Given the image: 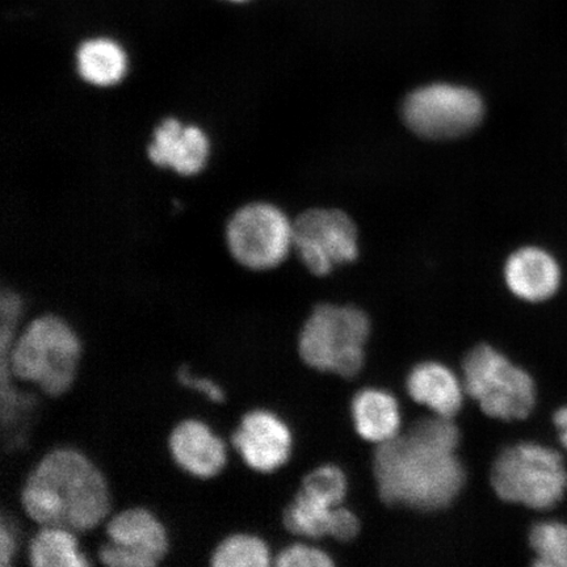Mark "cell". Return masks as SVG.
<instances>
[{
  "label": "cell",
  "instance_id": "obj_1",
  "mask_svg": "<svg viewBox=\"0 0 567 567\" xmlns=\"http://www.w3.org/2000/svg\"><path fill=\"white\" fill-rule=\"evenodd\" d=\"M458 443L452 417L434 415L379 445L373 473L381 499L416 512H439L452 505L466 477Z\"/></svg>",
  "mask_w": 567,
  "mask_h": 567
},
{
  "label": "cell",
  "instance_id": "obj_2",
  "mask_svg": "<svg viewBox=\"0 0 567 567\" xmlns=\"http://www.w3.org/2000/svg\"><path fill=\"white\" fill-rule=\"evenodd\" d=\"M21 508L38 526H59L86 534L109 519L112 494L94 461L74 446L45 453L28 474Z\"/></svg>",
  "mask_w": 567,
  "mask_h": 567
},
{
  "label": "cell",
  "instance_id": "obj_3",
  "mask_svg": "<svg viewBox=\"0 0 567 567\" xmlns=\"http://www.w3.org/2000/svg\"><path fill=\"white\" fill-rule=\"evenodd\" d=\"M23 310L19 293L6 289L0 297V360L2 389L16 379L48 396L65 395L74 386L83 358L80 334L65 318L52 313L34 317L16 336Z\"/></svg>",
  "mask_w": 567,
  "mask_h": 567
},
{
  "label": "cell",
  "instance_id": "obj_4",
  "mask_svg": "<svg viewBox=\"0 0 567 567\" xmlns=\"http://www.w3.org/2000/svg\"><path fill=\"white\" fill-rule=\"evenodd\" d=\"M370 334V318L363 310L322 303L302 326L300 358L316 371L353 378L364 365Z\"/></svg>",
  "mask_w": 567,
  "mask_h": 567
},
{
  "label": "cell",
  "instance_id": "obj_5",
  "mask_svg": "<svg viewBox=\"0 0 567 567\" xmlns=\"http://www.w3.org/2000/svg\"><path fill=\"white\" fill-rule=\"evenodd\" d=\"M492 485L502 501L545 512L567 493V467L561 453L537 443L507 446L496 456Z\"/></svg>",
  "mask_w": 567,
  "mask_h": 567
},
{
  "label": "cell",
  "instance_id": "obj_6",
  "mask_svg": "<svg viewBox=\"0 0 567 567\" xmlns=\"http://www.w3.org/2000/svg\"><path fill=\"white\" fill-rule=\"evenodd\" d=\"M463 371L465 392L494 420L522 421L534 411L535 380L494 347H474L464 359Z\"/></svg>",
  "mask_w": 567,
  "mask_h": 567
},
{
  "label": "cell",
  "instance_id": "obj_7",
  "mask_svg": "<svg viewBox=\"0 0 567 567\" xmlns=\"http://www.w3.org/2000/svg\"><path fill=\"white\" fill-rule=\"evenodd\" d=\"M234 260L250 271L279 267L293 248V224L271 203H250L233 213L225 229Z\"/></svg>",
  "mask_w": 567,
  "mask_h": 567
},
{
  "label": "cell",
  "instance_id": "obj_8",
  "mask_svg": "<svg viewBox=\"0 0 567 567\" xmlns=\"http://www.w3.org/2000/svg\"><path fill=\"white\" fill-rule=\"evenodd\" d=\"M409 130L429 140L465 136L481 124L485 105L476 91L451 83H432L411 92L403 103Z\"/></svg>",
  "mask_w": 567,
  "mask_h": 567
},
{
  "label": "cell",
  "instance_id": "obj_9",
  "mask_svg": "<svg viewBox=\"0 0 567 567\" xmlns=\"http://www.w3.org/2000/svg\"><path fill=\"white\" fill-rule=\"evenodd\" d=\"M104 526L106 540L97 549V559L106 567H155L168 555V530L152 509H120Z\"/></svg>",
  "mask_w": 567,
  "mask_h": 567
},
{
  "label": "cell",
  "instance_id": "obj_10",
  "mask_svg": "<svg viewBox=\"0 0 567 567\" xmlns=\"http://www.w3.org/2000/svg\"><path fill=\"white\" fill-rule=\"evenodd\" d=\"M293 248L311 274L326 276L358 258V229L342 210L310 209L293 223Z\"/></svg>",
  "mask_w": 567,
  "mask_h": 567
},
{
  "label": "cell",
  "instance_id": "obj_11",
  "mask_svg": "<svg viewBox=\"0 0 567 567\" xmlns=\"http://www.w3.org/2000/svg\"><path fill=\"white\" fill-rule=\"evenodd\" d=\"M230 442L248 470L264 474L281 470L293 452L289 425L267 409L247 411L234 429Z\"/></svg>",
  "mask_w": 567,
  "mask_h": 567
},
{
  "label": "cell",
  "instance_id": "obj_12",
  "mask_svg": "<svg viewBox=\"0 0 567 567\" xmlns=\"http://www.w3.org/2000/svg\"><path fill=\"white\" fill-rule=\"evenodd\" d=\"M169 456L175 465L196 480H213L228 465V446L207 422L186 417L169 431Z\"/></svg>",
  "mask_w": 567,
  "mask_h": 567
},
{
  "label": "cell",
  "instance_id": "obj_13",
  "mask_svg": "<svg viewBox=\"0 0 567 567\" xmlns=\"http://www.w3.org/2000/svg\"><path fill=\"white\" fill-rule=\"evenodd\" d=\"M147 157L154 166L173 169L182 176H195L207 167L210 141L202 126L167 117L155 127Z\"/></svg>",
  "mask_w": 567,
  "mask_h": 567
},
{
  "label": "cell",
  "instance_id": "obj_14",
  "mask_svg": "<svg viewBox=\"0 0 567 567\" xmlns=\"http://www.w3.org/2000/svg\"><path fill=\"white\" fill-rule=\"evenodd\" d=\"M284 526L290 534L308 537H332L347 543L358 536V516L343 505L334 506L299 491L282 515Z\"/></svg>",
  "mask_w": 567,
  "mask_h": 567
},
{
  "label": "cell",
  "instance_id": "obj_15",
  "mask_svg": "<svg viewBox=\"0 0 567 567\" xmlns=\"http://www.w3.org/2000/svg\"><path fill=\"white\" fill-rule=\"evenodd\" d=\"M563 272L551 254L540 247H524L508 258L505 280L523 301L538 303L551 299L561 286Z\"/></svg>",
  "mask_w": 567,
  "mask_h": 567
},
{
  "label": "cell",
  "instance_id": "obj_16",
  "mask_svg": "<svg viewBox=\"0 0 567 567\" xmlns=\"http://www.w3.org/2000/svg\"><path fill=\"white\" fill-rule=\"evenodd\" d=\"M408 392L416 403L439 416H455L464 403V382L449 367L436 361H424L411 370Z\"/></svg>",
  "mask_w": 567,
  "mask_h": 567
},
{
  "label": "cell",
  "instance_id": "obj_17",
  "mask_svg": "<svg viewBox=\"0 0 567 567\" xmlns=\"http://www.w3.org/2000/svg\"><path fill=\"white\" fill-rule=\"evenodd\" d=\"M351 414L354 429L367 442L381 445L401 434L399 402L385 390H361L354 395Z\"/></svg>",
  "mask_w": 567,
  "mask_h": 567
},
{
  "label": "cell",
  "instance_id": "obj_18",
  "mask_svg": "<svg viewBox=\"0 0 567 567\" xmlns=\"http://www.w3.org/2000/svg\"><path fill=\"white\" fill-rule=\"evenodd\" d=\"M75 68L83 82L94 87L109 89L124 81L130 60L122 44L110 38L83 41L76 49Z\"/></svg>",
  "mask_w": 567,
  "mask_h": 567
},
{
  "label": "cell",
  "instance_id": "obj_19",
  "mask_svg": "<svg viewBox=\"0 0 567 567\" xmlns=\"http://www.w3.org/2000/svg\"><path fill=\"white\" fill-rule=\"evenodd\" d=\"M27 558L33 567L91 566L76 532L59 526H40L28 543Z\"/></svg>",
  "mask_w": 567,
  "mask_h": 567
},
{
  "label": "cell",
  "instance_id": "obj_20",
  "mask_svg": "<svg viewBox=\"0 0 567 567\" xmlns=\"http://www.w3.org/2000/svg\"><path fill=\"white\" fill-rule=\"evenodd\" d=\"M271 564L272 553L268 544L248 532L224 537L210 555L213 567H267Z\"/></svg>",
  "mask_w": 567,
  "mask_h": 567
},
{
  "label": "cell",
  "instance_id": "obj_21",
  "mask_svg": "<svg viewBox=\"0 0 567 567\" xmlns=\"http://www.w3.org/2000/svg\"><path fill=\"white\" fill-rule=\"evenodd\" d=\"M529 545L535 551L536 566L567 567V524L537 523L530 529Z\"/></svg>",
  "mask_w": 567,
  "mask_h": 567
},
{
  "label": "cell",
  "instance_id": "obj_22",
  "mask_svg": "<svg viewBox=\"0 0 567 567\" xmlns=\"http://www.w3.org/2000/svg\"><path fill=\"white\" fill-rule=\"evenodd\" d=\"M300 491L316 498L330 503V505H343L349 491V482L346 474L336 465H323L310 472L303 478Z\"/></svg>",
  "mask_w": 567,
  "mask_h": 567
},
{
  "label": "cell",
  "instance_id": "obj_23",
  "mask_svg": "<svg viewBox=\"0 0 567 567\" xmlns=\"http://www.w3.org/2000/svg\"><path fill=\"white\" fill-rule=\"evenodd\" d=\"M275 564L279 567H330L334 565V561L322 549L296 543L284 548L276 556Z\"/></svg>",
  "mask_w": 567,
  "mask_h": 567
},
{
  "label": "cell",
  "instance_id": "obj_24",
  "mask_svg": "<svg viewBox=\"0 0 567 567\" xmlns=\"http://www.w3.org/2000/svg\"><path fill=\"white\" fill-rule=\"evenodd\" d=\"M176 378L184 388L203 395L204 399L215 403V405H223L226 401L225 390L218 382L208 378V375L194 373L189 367H181Z\"/></svg>",
  "mask_w": 567,
  "mask_h": 567
},
{
  "label": "cell",
  "instance_id": "obj_25",
  "mask_svg": "<svg viewBox=\"0 0 567 567\" xmlns=\"http://www.w3.org/2000/svg\"><path fill=\"white\" fill-rule=\"evenodd\" d=\"M16 528L3 517L0 523V566L9 567L17 557L19 543Z\"/></svg>",
  "mask_w": 567,
  "mask_h": 567
},
{
  "label": "cell",
  "instance_id": "obj_26",
  "mask_svg": "<svg viewBox=\"0 0 567 567\" xmlns=\"http://www.w3.org/2000/svg\"><path fill=\"white\" fill-rule=\"evenodd\" d=\"M553 423L556 425L559 442L567 450V406L558 409L553 415Z\"/></svg>",
  "mask_w": 567,
  "mask_h": 567
},
{
  "label": "cell",
  "instance_id": "obj_27",
  "mask_svg": "<svg viewBox=\"0 0 567 567\" xmlns=\"http://www.w3.org/2000/svg\"><path fill=\"white\" fill-rule=\"evenodd\" d=\"M229 2L243 3L247 2V0H229Z\"/></svg>",
  "mask_w": 567,
  "mask_h": 567
}]
</instances>
